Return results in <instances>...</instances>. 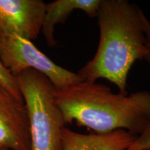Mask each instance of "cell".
I'll list each match as a JSON object with an SVG mask.
<instances>
[{
  "label": "cell",
  "mask_w": 150,
  "mask_h": 150,
  "mask_svg": "<svg viewBox=\"0 0 150 150\" xmlns=\"http://www.w3.org/2000/svg\"><path fill=\"white\" fill-rule=\"evenodd\" d=\"M97 18L99 41L95 56L77 74L82 81L105 79L127 94V78L134 63L147 53V17L136 4L127 0H101Z\"/></svg>",
  "instance_id": "cell-1"
},
{
  "label": "cell",
  "mask_w": 150,
  "mask_h": 150,
  "mask_svg": "<svg viewBox=\"0 0 150 150\" xmlns=\"http://www.w3.org/2000/svg\"><path fill=\"white\" fill-rule=\"evenodd\" d=\"M65 125L105 134L122 129L139 136L150 125V91L113 93L107 86L81 81L54 91Z\"/></svg>",
  "instance_id": "cell-2"
},
{
  "label": "cell",
  "mask_w": 150,
  "mask_h": 150,
  "mask_svg": "<svg viewBox=\"0 0 150 150\" xmlns=\"http://www.w3.org/2000/svg\"><path fill=\"white\" fill-rule=\"evenodd\" d=\"M16 78L29 112L31 150H62V131L66 125L54 100L53 84L31 69Z\"/></svg>",
  "instance_id": "cell-3"
},
{
  "label": "cell",
  "mask_w": 150,
  "mask_h": 150,
  "mask_svg": "<svg viewBox=\"0 0 150 150\" xmlns=\"http://www.w3.org/2000/svg\"><path fill=\"white\" fill-rule=\"evenodd\" d=\"M0 61L14 76L27 70L42 73L56 89H61L81 81L74 73L52 61L31 40L16 35L0 33Z\"/></svg>",
  "instance_id": "cell-4"
},
{
  "label": "cell",
  "mask_w": 150,
  "mask_h": 150,
  "mask_svg": "<svg viewBox=\"0 0 150 150\" xmlns=\"http://www.w3.org/2000/svg\"><path fill=\"white\" fill-rule=\"evenodd\" d=\"M0 149L31 150L30 122L24 101L0 86Z\"/></svg>",
  "instance_id": "cell-5"
},
{
  "label": "cell",
  "mask_w": 150,
  "mask_h": 150,
  "mask_svg": "<svg viewBox=\"0 0 150 150\" xmlns=\"http://www.w3.org/2000/svg\"><path fill=\"white\" fill-rule=\"evenodd\" d=\"M42 0H0V33L35 40L42 30Z\"/></svg>",
  "instance_id": "cell-6"
},
{
  "label": "cell",
  "mask_w": 150,
  "mask_h": 150,
  "mask_svg": "<svg viewBox=\"0 0 150 150\" xmlns=\"http://www.w3.org/2000/svg\"><path fill=\"white\" fill-rule=\"evenodd\" d=\"M138 136L120 129L105 134H83L65 127L62 150H127Z\"/></svg>",
  "instance_id": "cell-7"
},
{
  "label": "cell",
  "mask_w": 150,
  "mask_h": 150,
  "mask_svg": "<svg viewBox=\"0 0 150 150\" xmlns=\"http://www.w3.org/2000/svg\"><path fill=\"white\" fill-rule=\"evenodd\" d=\"M101 0H56L45 4L41 32L50 47L56 45L54 29L58 24H63L73 11L80 10L91 18L97 17Z\"/></svg>",
  "instance_id": "cell-8"
},
{
  "label": "cell",
  "mask_w": 150,
  "mask_h": 150,
  "mask_svg": "<svg viewBox=\"0 0 150 150\" xmlns=\"http://www.w3.org/2000/svg\"><path fill=\"white\" fill-rule=\"evenodd\" d=\"M0 86L19 100L24 101L17 78L4 66L0 61Z\"/></svg>",
  "instance_id": "cell-9"
},
{
  "label": "cell",
  "mask_w": 150,
  "mask_h": 150,
  "mask_svg": "<svg viewBox=\"0 0 150 150\" xmlns=\"http://www.w3.org/2000/svg\"><path fill=\"white\" fill-rule=\"evenodd\" d=\"M150 147V125L136 138L127 150H144Z\"/></svg>",
  "instance_id": "cell-10"
},
{
  "label": "cell",
  "mask_w": 150,
  "mask_h": 150,
  "mask_svg": "<svg viewBox=\"0 0 150 150\" xmlns=\"http://www.w3.org/2000/svg\"><path fill=\"white\" fill-rule=\"evenodd\" d=\"M145 35H146V47L147 53L145 54L144 59L150 65V22L147 18L145 21Z\"/></svg>",
  "instance_id": "cell-11"
},
{
  "label": "cell",
  "mask_w": 150,
  "mask_h": 150,
  "mask_svg": "<svg viewBox=\"0 0 150 150\" xmlns=\"http://www.w3.org/2000/svg\"><path fill=\"white\" fill-rule=\"evenodd\" d=\"M144 150H150V147L147 148V149H144Z\"/></svg>",
  "instance_id": "cell-12"
},
{
  "label": "cell",
  "mask_w": 150,
  "mask_h": 150,
  "mask_svg": "<svg viewBox=\"0 0 150 150\" xmlns=\"http://www.w3.org/2000/svg\"><path fill=\"white\" fill-rule=\"evenodd\" d=\"M0 150H8V149H0Z\"/></svg>",
  "instance_id": "cell-13"
}]
</instances>
